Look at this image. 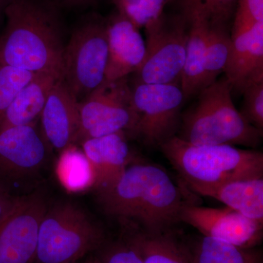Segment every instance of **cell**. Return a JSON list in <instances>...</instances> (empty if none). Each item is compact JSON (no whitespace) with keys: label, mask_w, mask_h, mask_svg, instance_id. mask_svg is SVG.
Instances as JSON below:
<instances>
[{"label":"cell","mask_w":263,"mask_h":263,"mask_svg":"<svg viewBox=\"0 0 263 263\" xmlns=\"http://www.w3.org/2000/svg\"><path fill=\"white\" fill-rule=\"evenodd\" d=\"M104 212L133 230L165 233L180 221L184 195L168 174L152 164L129 165L113 182L97 189Z\"/></svg>","instance_id":"1"},{"label":"cell","mask_w":263,"mask_h":263,"mask_svg":"<svg viewBox=\"0 0 263 263\" xmlns=\"http://www.w3.org/2000/svg\"><path fill=\"white\" fill-rule=\"evenodd\" d=\"M0 35V63L62 76L65 45L58 9L45 0H10Z\"/></svg>","instance_id":"2"},{"label":"cell","mask_w":263,"mask_h":263,"mask_svg":"<svg viewBox=\"0 0 263 263\" xmlns=\"http://www.w3.org/2000/svg\"><path fill=\"white\" fill-rule=\"evenodd\" d=\"M192 191L263 178V154L230 145H193L173 137L160 146Z\"/></svg>","instance_id":"3"},{"label":"cell","mask_w":263,"mask_h":263,"mask_svg":"<svg viewBox=\"0 0 263 263\" xmlns=\"http://www.w3.org/2000/svg\"><path fill=\"white\" fill-rule=\"evenodd\" d=\"M226 78L202 90L196 104L182 114L176 136L193 145H230L254 148L262 130L250 124L235 108Z\"/></svg>","instance_id":"4"},{"label":"cell","mask_w":263,"mask_h":263,"mask_svg":"<svg viewBox=\"0 0 263 263\" xmlns=\"http://www.w3.org/2000/svg\"><path fill=\"white\" fill-rule=\"evenodd\" d=\"M102 230L77 205L47 209L40 224L35 263H76L103 245Z\"/></svg>","instance_id":"5"},{"label":"cell","mask_w":263,"mask_h":263,"mask_svg":"<svg viewBox=\"0 0 263 263\" xmlns=\"http://www.w3.org/2000/svg\"><path fill=\"white\" fill-rule=\"evenodd\" d=\"M108 45L105 19L94 16L65 45L61 78L80 103L105 81Z\"/></svg>","instance_id":"6"},{"label":"cell","mask_w":263,"mask_h":263,"mask_svg":"<svg viewBox=\"0 0 263 263\" xmlns=\"http://www.w3.org/2000/svg\"><path fill=\"white\" fill-rule=\"evenodd\" d=\"M146 56L134 82L177 84L186 61L187 20L180 12L166 13L145 27Z\"/></svg>","instance_id":"7"},{"label":"cell","mask_w":263,"mask_h":263,"mask_svg":"<svg viewBox=\"0 0 263 263\" xmlns=\"http://www.w3.org/2000/svg\"><path fill=\"white\" fill-rule=\"evenodd\" d=\"M131 89L137 117L133 137L148 147H160L176 136L186 101L181 86L134 82Z\"/></svg>","instance_id":"8"},{"label":"cell","mask_w":263,"mask_h":263,"mask_svg":"<svg viewBox=\"0 0 263 263\" xmlns=\"http://www.w3.org/2000/svg\"><path fill=\"white\" fill-rule=\"evenodd\" d=\"M80 133L84 140L124 133L134 136L137 117L127 77L104 81L79 103Z\"/></svg>","instance_id":"9"},{"label":"cell","mask_w":263,"mask_h":263,"mask_svg":"<svg viewBox=\"0 0 263 263\" xmlns=\"http://www.w3.org/2000/svg\"><path fill=\"white\" fill-rule=\"evenodd\" d=\"M47 209L41 193L19 197L0 223V263H35L40 224Z\"/></svg>","instance_id":"10"},{"label":"cell","mask_w":263,"mask_h":263,"mask_svg":"<svg viewBox=\"0 0 263 263\" xmlns=\"http://www.w3.org/2000/svg\"><path fill=\"white\" fill-rule=\"evenodd\" d=\"M179 218L203 236L242 248H254L262 238L263 223L227 206L214 209L187 203L181 209Z\"/></svg>","instance_id":"11"},{"label":"cell","mask_w":263,"mask_h":263,"mask_svg":"<svg viewBox=\"0 0 263 263\" xmlns=\"http://www.w3.org/2000/svg\"><path fill=\"white\" fill-rule=\"evenodd\" d=\"M40 122L0 132V176L21 179L43 167L51 147Z\"/></svg>","instance_id":"12"},{"label":"cell","mask_w":263,"mask_h":263,"mask_svg":"<svg viewBox=\"0 0 263 263\" xmlns=\"http://www.w3.org/2000/svg\"><path fill=\"white\" fill-rule=\"evenodd\" d=\"M40 124L48 144L60 153L77 145L81 126L79 102L62 78L50 90Z\"/></svg>","instance_id":"13"},{"label":"cell","mask_w":263,"mask_h":263,"mask_svg":"<svg viewBox=\"0 0 263 263\" xmlns=\"http://www.w3.org/2000/svg\"><path fill=\"white\" fill-rule=\"evenodd\" d=\"M108 57L105 80L115 81L135 73L146 56V42L140 29L120 13L105 19Z\"/></svg>","instance_id":"14"},{"label":"cell","mask_w":263,"mask_h":263,"mask_svg":"<svg viewBox=\"0 0 263 263\" xmlns=\"http://www.w3.org/2000/svg\"><path fill=\"white\" fill-rule=\"evenodd\" d=\"M230 35L231 46L224 78L232 91L241 94L249 83L263 78V22Z\"/></svg>","instance_id":"15"},{"label":"cell","mask_w":263,"mask_h":263,"mask_svg":"<svg viewBox=\"0 0 263 263\" xmlns=\"http://www.w3.org/2000/svg\"><path fill=\"white\" fill-rule=\"evenodd\" d=\"M80 144L94 171L96 189L117 179L133 160V151L124 133L90 138Z\"/></svg>","instance_id":"16"},{"label":"cell","mask_w":263,"mask_h":263,"mask_svg":"<svg viewBox=\"0 0 263 263\" xmlns=\"http://www.w3.org/2000/svg\"><path fill=\"white\" fill-rule=\"evenodd\" d=\"M179 12L184 15L189 25L186 61L181 81V89L187 100L197 96L202 89L204 60L210 24L197 10L179 8Z\"/></svg>","instance_id":"17"},{"label":"cell","mask_w":263,"mask_h":263,"mask_svg":"<svg viewBox=\"0 0 263 263\" xmlns=\"http://www.w3.org/2000/svg\"><path fill=\"white\" fill-rule=\"evenodd\" d=\"M60 78L49 72L36 74L0 116V132L40 122L50 90Z\"/></svg>","instance_id":"18"},{"label":"cell","mask_w":263,"mask_h":263,"mask_svg":"<svg viewBox=\"0 0 263 263\" xmlns=\"http://www.w3.org/2000/svg\"><path fill=\"white\" fill-rule=\"evenodd\" d=\"M193 192L216 199L247 217L263 223V178L237 180Z\"/></svg>","instance_id":"19"},{"label":"cell","mask_w":263,"mask_h":263,"mask_svg":"<svg viewBox=\"0 0 263 263\" xmlns=\"http://www.w3.org/2000/svg\"><path fill=\"white\" fill-rule=\"evenodd\" d=\"M126 241L144 263H193L188 248L180 245L170 231L152 233L132 230Z\"/></svg>","instance_id":"20"},{"label":"cell","mask_w":263,"mask_h":263,"mask_svg":"<svg viewBox=\"0 0 263 263\" xmlns=\"http://www.w3.org/2000/svg\"><path fill=\"white\" fill-rule=\"evenodd\" d=\"M188 249L193 263H262L257 249L242 248L203 235Z\"/></svg>","instance_id":"21"},{"label":"cell","mask_w":263,"mask_h":263,"mask_svg":"<svg viewBox=\"0 0 263 263\" xmlns=\"http://www.w3.org/2000/svg\"><path fill=\"white\" fill-rule=\"evenodd\" d=\"M57 175L63 186L71 192H80L95 185L91 164L82 149L72 145L62 151L57 163Z\"/></svg>","instance_id":"22"},{"label":"cell","mask_w":263,"mask_h":263,"mask_svg":"<svg viewBox=\"0 0 263 263\" xmlns=\"http://www.w3.org/2000/svg\"><path fill=\"white\" fill-rule=\"evenodd\" d=\"M231 46L229 27L212 24L204 60L202 89L217 80L218 76L226 70Z\"/></svg>","instance_id":"23"},{"label":"cell","mask_w":263,"mask_h":263,"mask_svg":"<svg viewBox=\"0 0 263 263\" xmlns=\"http://www.w3.org/2000/svg\"><path fill=\"white\" fill-rule=\"evenodd\" d=\"M238 0H171L178 7L197 10L203 15L210 25L229 27L233 20Z\"/></svg>","instance_id":"24"},{"label":"cell","mask_w":263,"mask_h":263,"mask_svg":"<svg viewBox=\"0 0 263 263\" xmlns=\"http://www.w3.org/2000/svg\"><path fill=\"white\" fill-rule=\"evenodd\" d=\"M35 72L0 63V116L32 80Z\"/></svg>","instance_id":"25"},{"label":"cell","mask_w":263,"mask_h":263,"mask_svg":"<svg viewBox=\"0 0 263 263\" xmlns=\"http://www.w3.org/2000/svg\"><path fill=\"white\" fill-rule=\"evenodd\" d=\"M241 94L243 102L240 113L252 125L263 130V78L249 83Z\"/></svg>","instance_id":"26"},{"label":"cell","mask_w":263,"mask_h":263,"mask_svg":"<svg viewBox=\"0 0 263 263\" xmlns=\"http://www.w3.org/2000/svg\"><path fill=\"white\" fill-rule=\"evenodd\" d=\"M260 22H263V0H238L230 33L250 28Z\"/></svg>","instance_id":"27"},{"label":"cell","mask_w":263,"mask_h":263,"mask_svg":"<svg viewBox=\"0 0 263 263\" xmlns=\"http://www.w3.org/2000/svg\"><path fill=\"white\" fill-rule=\"evenodd\" d=\"M96 257L100 263H144L139 254L127 241L107 246Z\"/></svg>","instance_id":"28"},{"label":"cell","mask_w":263,"mask_h":263,"mask_svg":"<svg viewBox=\"0 0 263 263\" xmlns=\"http://www.w3.org/2000/svg\"><path fill=\"white\" fill-rule=\"evenodd\" d=\"M171 2V0H143V28L160 18Z\"/></svg>","instance_id":"29"},{"label":"cell","mask_w":263,"mask_h":263,"mask_svg":"<svg viewBox=\"0 0 263 263\" xmlns=\"http://www.w3.org/2000/svg\"><path fill=\"white\" fill-rule=\"evenodd\" d=\"M18 199L19 197L12 195L8 189L0 183V223L13 210Z\"/></svg>","instance_id":"30"},{"label":"cell","mask_w":263,"mask_h":263,"mask_svg":"<svg viewBox=\"0 0 263 263\" xmlns=\"http://www.w3.org/2000/svg\"><path fill=\"white\" fill-rule=\"evenodd\" d=\"M57 8H83L94 4L98 0H45Z\"/></svg>","instance_id":"31"},{"label":"cell","mask_w":263,"mask_h":263,"mask_svg":"<svg viewBox=\"0 0 263 263\" xmlns=\"http://www.w3.org/2000/svg\"><path fill=\"white\" fill-rule=\"evenodd\" d=\"M10 0H0V18L4 16L5 8L9 4Z\"/></svg>","instance_id":"32"},{"label":"cell","mask_w":263,"mask_h":263,"mask_svg":"<svg viewBox=\"0 0 263 263\" xmlns=\"http://www.w3.org/2000/svg\"><path fill=\"white\" fill-rule=\"evenodd\" d=\"M84 263H100V262L97 257H91V258H89Z\"/></svg>","instance_id":"33"}]
</instances>
